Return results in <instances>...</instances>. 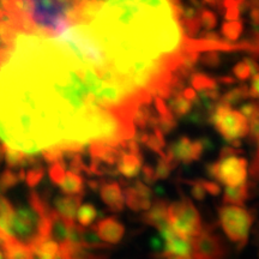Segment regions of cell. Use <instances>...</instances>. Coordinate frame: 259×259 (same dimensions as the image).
Listing matches in <instances>:
<instances>
[{
	"label": "cell",
	"instance_id": "6da1fadb",
	"mask_svg": "<svg viewBox=\"0 0 259 259\" xmlns=\"http://www.w3.org/2000/svg\"><path fill=\"white\" fill-rule=\"evenodd\" d=\"M151 100L56 37L17 34L0 60V142L27 155L92 142L118 147L134 138L137 106Z\"/></svg>",
	"mask_w": 259,
	"mask_h": 259
},
{
	"label": "cell",
	"instance_id": "7a4b0ae2",
	"mask_svg": "<svg viewBox=\"0 0 259 259\" xmlns=\"http://www.w3.org/2000/svg\"><path fill=\"white\" fill-rule=\"evenodd\" d=\"M181 2H101L87 24L113 70L151 97L169 99L184 53Z\"/></svg>",
	"mask_w": 259,
	"mask_h": 259
},
{
	"label": "cell",
	"instance_id": "3957f363",
	"mask_svg": "<svg viewBox=\"0 0 259 259\" xmlns=\"http://www.w3.org/2000/svg\"><path fill=\"white\" fill-rule=\"evenodd\" d=\"M167 221L174 232L181 238L192 239L200 234L203 223L194 204L185 194H180V199L168 205Z\"/></svg>",
	"mask_w": 259,
	"mask_h": 259
},
{
	"label": "cell",
	"instance_id": "277c9868",
	"mask_svg": "<svg viewBox=\"0 0 259 259\" xmlns=\"http://www.w3.org/2000/svg\"><path fill=\"white\" fill-rule=\"evenodd\" d=\"M40 216L30 208V205H19L14 210L10 219V239L27 246L28 248L36 247L40 240Z\"/></svg>",
	"mask_w": 259,
	"mask_h": 259
},
{
	"label": "cell",
	"instance_id": "5b68a950",
	"mask_svg": "<svg viewBox=\"0 0 259 259\" xmlns=\"http://www.w3.org/2000/svg\"><path fill=\"white\" fill-rule=\"evenodd\" d=\"M219 219L225 234L239 250L247 244L253 216L244 206L223 205L219 208Z\"/></svg>",
	"mask_w": 259,
	"mask_h": 259
},
{
	"label": "cell",
	"instance_id": "8992f818",
	"mask_svg": "<svg viewBox=\"0 0 259 259\" xmlns=\"http://www.w3.org/2000/svg\"><path fill=\"white\" fill-rule=\"evenodd\" d=\"M209 124L213 125L216 131L225 138L228 144L241 141L248 135V122L240 114V112L220 102L210 115Z\"/></svg>",
	"mask_w": 259,
	"mask_h": 259
},
{
	"label": "cell",
	"instance_id": "52a82bcc",
	"mask_svg": "<svg viewBox=\"0 0 259 259\" xmlns=\"http://www.w3.org/2000/svg\"><path fill=\"white\" fill-rule=\"evenodd\" d=\"M247 160L239 156L219 158L218 161L205 166V173L209 178L225 184L226 187L240 186L247 178Z\"/></svg>",
	"mask_w": 259,
	"mask_h": 259
},
{
	"label": "cell",
	"instance_id": "ba28073f",
	"mask_svg": "<svg viewBox=\"0 0 259 259\" xmlns=\"http://www.w3.org/2000/svg\"><path fill=\"white\" fill-rule=\"evenodd\" d=\"M192 259H223L226 248L221 236L213 231V226H203L198 236L192 239Z\"/></svg>",
	"mask_w": 259,
	"mask_h": 259
},
{
	"label": "cell",
	"instance_id": "9c48e42d",
	"mask_svg": "<svg viewBox=\"0 0 259 259\" xmlns=\"http://www.w3.org/2000/svg\"><path fill=\"white\" fill-rule=\"evenodd\" d=\"M204 153L199 138L191 141L186 136H181L174 142H171L167 149L166 156L176 163H191L192 161H198Z\"/></svg>",
	"mask_w": 259,
	"mask_h": 259
},
{
	"label": "cell",
	"instance_id": "30bf717a",
	"mask_svg": "<svg viewBox=\"0 0 259 259\" xmlns=\"http://www.w3.org/2000/svg\"><path fill=\"white\" fill-rule=\"evenodd\" d=\"M93 231L99 235V238L107 245H116L122 240L125 235V227L118 219L109 218L100 220L96 226L93 227Z\"/></svg>",
	"mask_w": 259,
	"mask_h": 259
},
{
	"label": "cell",
	"instance_id": "8fae6325",
	"mask_svg": "<svg viewBox=\"0 0 259 259\" xmlns=\"http://www.w3.org/2000/svg\"><path fill=\"white\" fill-rule=\"evenodd\" d=\"M99 192L100 196H101L102 202L108 206L111 211H122V209L125 206V202L124 197H122L120 185L116 181L101 180L100 181Z\"/></svg>",
	"mask_w": 259,
	"mask_h": 259
},
{
	"label": "cell",
	"instance_id": "7c38bea8",
	"mask_svg": "<svg viewBox=\"0 0 259 259\" xmlns=\"http://www.w3.org/2000/svg\"><path fill=\"white\" fill-rule=\"evenodd\" d=\"M88 154L90 158L102 162L106 166L114 167L120 156V149L102 142H92L88 145Z\"/></svg>",
	"mask_w": 259,
	"mask_h": 259
},
{
	"label": "cell",
	"instance_id": "4fadbf2b",
	"mask_svg": "<svg viewBox=\"0 0 259 259\" xmlns=\"http://www.w3.org/2000/svg\"><path fill=\"white\" fill-rule=\"evenodd\" d=\"M84 196H58L54 198V211L65 222H74Z\"/></svg>",
	"mask_w": 259,
	"mask_h": 259
},
{
	"label": "cell",
	"instance_id": "5bb4252c",
	"mask_svg": "<svg viewBox=\"0 0 259 259\" xmlns=\"http://www.w3.org/2000/svg\"><path fill=\"white\" fill-rule=\"evenodd\" d=\"M142 163H143L142 155H132L120 150V156L116 162V170L127 179H132L139 174Z\"/></svg>",
	"mask_w": 259,
	"mask_h": 259
},
{
	"label": "cell",
	"instance_id": "9a60e30c",
	"mask_svg": "<svg viewBox=\"0 0 259 259\" xmlns=\"http://www.w3.org/2000/svg\"><path fill=\"white\" fill-rule=\"evenodd\" d=\"M59 253L64 259H107L106 254L97 253L96 251L72 245L70 242L59 245Z\"/></svg>",
	"mask_w": 259,
	"mask_h": 259
},
{
	"label": "cell",
	"instance_id": "2e32d148",
	"mask_svg": "<svg viewBox=\"0 0 259 259\" xmlns=\"http://www.w3.org/2000/svg\"><path fill=\"white\" fill-rule=\"evenodd\" d=\"M167 209H168V204L166 200L157 199L156 202L154 203V205L151 206L150 210L143 213V216H142V221H143L145 225L158 228V227L163 225V223L168 222Z\"/></svg>",
	"mask_w": 259,
	"mask_h": 259
},
{
	"label": "cell",
	"instance_id": "e0dca14e",
	"mask_svg": "<svg viewBox=\"0 0 259 259\" xmlns=\"http://www.w3.org/2000/svg\"><path fill=\"white\" fill-rule=\"evenodd\" d=\"M124 202L126 205L128 206L132 211L139 212V211H147L148 209L151 208V200H149L144 197H142L131 184H128L124 190Z\"/></svg>",
	"mask_w": 259,
	"mask_h": 259
},
{
	"label": "cell",
	"instance_id": "ac0fdd59",
	"mask_svg": "<svg viewBox=\"0 0 259 259\" xmlns=\"http://www.w3.org/2000/svg\"><path fill=\"white\" fill-rule=\"evenodd\" d=\"M61 192L66 196H84V180L83 178L67 170L65 173L63 183L60 184Z\"/></svg>",
	"mask_w": 259,
	"mask_h": 259
},
{
	"label": "cell",
	"instance_id": "d6986e66",
	"mask_svg": "<svg viewBox=\"0 0 259 259\" xmlns=\"http://www.w3.org/2000/svg\"><path fill=\"white\" fill-rule=\"evenodd\" d=\"M190 83L193 87L194 92H211V90H220L219 83L215 78H212L209 74L200 72V71H194L190 76Z\"/></svg>",
	"mask_w": 259,
	"mask_h": 259
},
{
	"label": "cell",
	"instance_id": "ffe728a7",
	"mask_svg": "<svg viewBox=\"0 0 259 259\" xmlns=\"http://www.w3.org/2000/svg\"><path fill=\"white\" fill-rule=\"evenodd\" d=\"M248 198V184L245 183L240 186L226 187L225 194H223V203L225 204H235L236 206H242L245 200Z\"/></svg>",
	"mask_w": 259,
	"mask_h": 259
},
{
	"label": "cell",
	"instance_id": "44dd1931",
	"mask_svg": "<svg viewBox=\"0 0 259 259\" xmlns=\"http://www.w3.org/2000/svg\"><path fill=\"white\" fill-rule=\"evenodd\" d=\"M250 97V89H248V85L246 84H241V85L235 87V88H232L231 90L223 94L220 97V103H223L226 106H234L239 105V103L245 101L246 99Z\"/></svg>",
	"mask_w": 259,
	"mask_h": 259
},
{
	"label": "cell",
	"instance_id": "7402d4cb",
	"mask_svg": "<svg viewBox=\"0 0 259 259\" xmlns=\"http://www.w3.org/2000/svg\"><path fill=\"white\" fill-rule=\"evenodd\" d=\"M168 109L174 118H184L192 108V103L187 101L183 94H173L168 99Z\"/></svg>",
	"mask_w": 259,
	"mask_h": 259
},
{
	"label": "cell",
	"instance_id": "603a6c76",
	"mask_svg": "<svg viewBox=\"0 0 259 259\" xmlns=\"http://www.w3.org/2000/svg\"><path fill=\"white\" fill-rule=\"evenodd\" d=\"M51 225V240L57 242L58 245L67 242V225L56 211L52 213Z\"/></svg>",
	"mask_w": 259,
	"mask_h": 259
},
{
	"label": "cell",
	"instance_id": "cb8c5ba5",
	"mask_svg": "<svg viewBox=\"0 0 259 259\" xmlns=\"http://www.w3.org/2000/svg\"><path fill=\"white\" fill-rule=\"evenodd\" d=\"M80 246L82 247L89 248V250H111V246L103 242L99 235L96 234L95 231L90 229H84L82 231V236H80Z\"/></svg>",
	"mask_w": 259,
	"mask_h": 259
},
{
	"label": "cell",
	"instance_id": "d4e9b609",
	"mask_svg": "<svg viewBox=\"0 0 259 259\" xmlns=\"http://www.w3.org/2000/svg\"><path fill=\"white\" fill-rule=\"evenodd\" d=\"M101 216L102 212H100L92 203H87L79 206L76 218L78 220L80 227H82V228L85 227L87 228V227L92 226V223L95 221V220L101 218Z\"/></svg>",
	"mask_w": 259,
	"mask_h": 259
},
{
	"label": "cell",
	"instance_id": "484cf974",
	"mask_svg": "<svg viewBox=\"0 0 259 259\" xmlns=\"http://www.w3.org/2000/svg\"><path fill=\"white\" fill-rule=\"evenodd\" d=\"M3 253H4L5 259H31L32 257L30 248L16 241L6 244L5 247L3 248Z\"/></svg>",
	"mask_w": 259,
	"mask_h": 259
},
{
	"label": "cell",
	"instance_id": "4316f807",
	"mask_svg": "<svg viewBox=\"0 0 259 259\" xmlns=\"http://www.w3.org/2000/svg\"><path fill=\"white\" fill-rule=\"evenodd\" d=\"M24 179L25 173L23 168H22L18 173H16V171L8 168V169H5L2 174H0V191H2V192H5V191L15 187L19 181Z\"/></svg>",
	"mask_w": 259,
	"mask_h": 259
},
{
	"label": "cell",
	"instance_id": "83f0119b",
	"mask_svg": "<svg viewBox=\"0 0 259 259\" xmlns=\"http://www.w3.org/2000/svg\"><path fill=\"white\" fill-rule=\"evenodd\" d=\"M145 147L153 150L154 153L160 155V157H163L166 153L163 151L164 147H166V141H164V136L158 128H154L151 134L149 132L147 141H145Z\"/></svg>",
	"mask_w": 259,
	"mask_h": 259
},
{
	"label": "cell",
	"instance_id": "f1b7e54d",
	"mask_svg": "<svg viewBox=\"0 0 259 259\" xmlns=\"http://www.w3.org/2000/svg\"><path fill=\"white\" fill-rule=\"evenodd\" d=\"M242 31H244V23L241 21L235 22H225L221 27V34L225 37L223 40L226 42L236 41L241 36Z\"/></svg>",
	"mask_w": 259,
	"mask_h": 259
},
{
	"label": "cell",
	"instance_id": "f546056e",
	"mask_svg": "<svg viewBox=\"0 0 259 259\" xmlns=\"http://www.w3.org/2000/svg\"><path fill=\"white\" fill-rule=\"evenodd\" d=\"M178 166L174 161H171L168 158L166 155L163 157H160L157 161L156 169H155V176H156V179L164 180L167 179L168 177L170 176V171L174 169Z\"/></svg>",
	"mask_w": 259,
	"mask_h": 259
},
{
	"label": "cell",
	"instance_id": "4dcf8cb0",
	"mask_svg": "<svg viewBox=\"0 0 259 259\" xmlns=\"http://www.w3.org/2000/svg\"><path fill=\"white\" fill-rule=\"evenodd\" d=\"M240 2L239 0H226V2H222L223 9H225L223 15H225V19L227 22H235L240 18Z\"/></svg>",
	"mask_w": 259,
	"mask_h": 259
},
{
	"label": "cell",
	"instance_id": "1f68e13d",
	"mask_svg": "<svg viewBox=\"0 0 259 259\" xmlns=\"http://www.w3.org/2000/svg\"><path fill=\"white\" fill-rule=\"evenodd\" d=\"M45 176V168L41 163L35 164V166H31L30 169H29L27 173H25V181H27L28 186L34 189L35 186H37L38 184L41 183V180L44 179Z\"/></svg>",
	"mask_w": 259,
	"mask_h": 259
},
{
	"label": "cell",
	"instance_id": "d6a6232c",
	"mask_svg": "<svg viewBox=\"0 0 259 259\" xmlns=\"http://www.w3.org/2000/svg\"><path fill=\"white\" fill-rule=\"evenodd\" d=\"M199 22L200 27H203L206 31H212V29L218 25V17H216L215 12L211 11V10L204 8L200 11Z\"/></svg>",
	"mask_w": 259,
	"mask_h": 259
},
{
	"label": "cell",
	"instance_id": "836d02e7",
	"mask_svg": "<svg viewBox=\"0 0 259 259\" xmlns=\"http://www.w3.org/2000/svg\"><path fill=\"white\" fill-rule=\"evenodd\" d=\"M177 119L174 118L171 113H168L167 115L160 116L157 119V128L162 132V135H168L173 132V130L177 128Z\"/></svg>",
	"mask_w": 259,
	"mask_h": 259
},
{
	"label": "cell",
	"instance_id": "e575fe53",
	"mask_svg": "<svg viewBox=\"0 0 259 259\" xmlns=\"http://www.w3.org/2000/svg\"><path fill=\"white\" fill-rule=\"evenodd\" d=\"M198 60L203 66L210 67V69L219 67L222 63L221 54L219 52H205V53L202 54V57H199Z\"/></svg>",
	"mask_w": 259,
	"mask_h": 259
},
{
	"label": "cell",
	"instance_id": "d590c367",
	"mask_svg": "<svg viewBox=\"0 0 259 259\" xmlns=\"http://www.w3.org/2000/svg\"><path fill=\"white\" fill-rule=\"evenodd\" d=\"M248 135H250V139L252 142L259 141V103L257 105V108L253 113V115L248 119Z\"/></svg>",
	"mask_w": 259,
	"mask_h": 259
},
{
	"label": "cell",
	"instance_id": "8d00e7d4",
	"mask_svg": "<svg viewBox=\"0 0 259 259\" xmlns=\"http://www.w3.org/2000/svg\"><path fill=\"white\" fill-rule=\"evenodd\" d=\"M233 73H234L236 79L242 80V82L252 77L251 69L250 66H248V64L246 63L245 59L242 61H239V63H236L234 65V67H233Z\"/></svg>",
	"mask_w": 259,
	"mask_h": 259
},
{
	"label": "cell",
	"instance_id": "74e56055",
	"mask_svg": "<svg viewBox=\"0 0 259 259\" xmlns=\"http://www.w3.org/2000/svg\"><path fill=\"white\" fill-rule=\"evenodd\" d=\"M48 173H50V179L52 183H53L54 185L59 186L60 184L63 183V180L65 178V173H66V171H65L64 164L53 163V164H51Z\"/></svg>",
	"mask_w": 259,
	"mask_h": 259
},
{
	"label": "cell",
	"instance_id": "f35d334b",
	"mask_svg": "<svg viewBox=\"0 0 259 259\" xmlns=\"http://www.w3.org/2000/svg\"><path fill=\"white\" fill-rule=\"evenodd\" d=\"M185 181L186 184H190L191 185V194H192V197L196 200H199V202H202V200L205 199V190L203 189L202 186V181L200 179H193V180H183Z\"/></svg>",
	"mask_w": 259,
	"mask_h": 259
},
{
	"label": "cell",
	"instance_id": "ab89813d",
	"mask_svg": "<svg viewBox=\"0 0 259 259\" xmlns=\"http://www.w3.org/2000/svg\"><path fill=\"white\" fill-rule=\"evenodd\" d=\"M14 205L11 202L5 197L0 196V218L5 219H11V216L14 215Z\"/></svg>",
	"mask_w": 259,
	"mask_h": 259
},
{
	"label": "cell",
	"instance_id": "60d3db41",
	"mask_svg": "<svg viewBox=\"0 0 259 259\" xmlns=\"http://www.w3.org/2000/svg\"><path fill=\"white\" fill-rule=\"evenodd\" d=\"M142 178H143L144 184H147V185H155V183L157 181L154 168L149 166V164H144L143 168H142Z\"/></svg>",
	"mask_w": 259,
	"mask_h": 259
},
{
	"label": "cell",
	"instance_id": "b9f144b4",
	"mask_svg": "<svg viewBox=\"0 0 259 259\" xmlns=\"http://www.w3.org/2000/svg\"><path fill=\"white\" fill-rule=\"evenodd\" d=\"M200 181H202V186L203 189L205 190L206 193L211 194L213 197H218L221 194V186H220L219 184L213 183V181L204 180V179H200Z\"/></svg>",
	"mask_w": 259,
	"mask_h": 259
},
{
	"label": "cell",
	"instance_id": "7bdbcfd3",
	"mask_svg": "<svg viewBox=\"0 0 259 259\" xmlns=\"http://www.w3.org/2000/svg\"><path fill=\"white\" fill-rule=\"evenodd\" d=\"M257 105H258V102L245 103V105L241 106L240 111H239V112H240V114L244 116L246 120H248V119H250L251 116L253 115L255 108H257Z\"/></svg>",
	"mask_w": 259,
	"mask_h": 259
},
{
	"label": "cell",
	"instance_id": "ee69618b",
	"mask_svg": "<svg viewBox=\"0 0 259 259\" xmlns=\"http://www.w3.org/2000/svg\"><path fill=\"white\" fill-rule=\"evenodd\" d=\"M154 102H155V108H156V112L158 113V115L160 116L167 115L168 113H170L166 105V102H164V100L160 99V97H154Z\"/></svg>",
	"mask_w": 259,
	"mask_h": 259
},
{
	"label": "cell",
	"instance_id": "f6af8a7d",
	"mask_svg": "<svg viewBox=\"0 0 259 259\" xmlns=\"http://www.w3.org/2000/svg\"><path fill=\"white\" fill-rule=\"evenodd\" d=\"M242 151L239 150V149L232 148L231 145H225L220 151V157L219 158H226L229 156H236L238 154H241Z\"/></svg>",
	"mask_w": 259,
	"mask_h": 259
},
{
	"label": "cell",
	"instance_id": "bcb514c9",
	"mask_svg": "<svg viewBox=\"0 0 259 259\" xmlns=\"http://www.w3.org/2000/svg\"><path fill=\"white\" fill-rule=\"evenodd\" d=\"M248 89H250V97L259 99V73L252 77L251 87Z\"/></svg>",
	"mask_w": 259,
	"mask_h": 259
},
{
	"label": "cell",
	"instance_id": "7dc6e473",
	"mask_svg": "<svg viewBox=\"0 0 259 259\" xmlns=\"http://www.w3.org/2000/svg\"><path fill=\"white\" fill-rule=\"evenodd\" d=\"M183 96L185 97V99L187 100V101L189 102H191L193 105L194 102L197 101V100H198V96H197V93L194 92V90L192 89V88H185L183 90Z\"/></svg>",
	"mask_w": 259,
	"mask_h": 259
},
{
	"label": "cell",
	"instance_id": "c3c4849f",
	"mask_svg": "<svg viewBox=\"0 0 259 259\" xmlns=\"http://www.w3.org/2000/svg\"><path fill=\"white\" fill-rule=\"evenodd\" d=\"M199 141H200V143H202L204 151H211L215 149V145H213L211 138H209L208 136H204V137L199 138Z\"/></svg>",
	"mask_w": 259,
	"mask_h": 259
},
{
	"label": "cell",
	"instance_id": "681fc988",
	"mask_svg": "<svg viewBox=\"0 0 259 259\" xmlns=\"http://www.w3.org/2000/svg\"><path fill=\"white\" fill-rule=\"evenodd\" d=\"M216 82L225 84V85H231V84H234L236 82L235 78H233L232 76H220L218 78H215Z\"/></svg>",
	"mask_w": 259,
	"mask_h": 259
},
{
	"label": "cell",
	"instance_id": "f907efd6",
	"mask_svg": "<svg viewBox=\"0 0 259 259\" xmlns=\"http://www.w3.org/2000/svg\"><path fill=\"white\" fill-rule=\"evenodd\" d=\"M154 259H192V257H180V255L161 253V254H154Z\"/></svg>",
	"mask_w": 259,
	"mask_h": 259
},
{
	"label": "cell",
	"instance_id": "816d5d0a",
	"mask_svg": "<svg viewBox=\"0 0 259 259\" xmlns=\"http://www.w3.org/2000/svg\"><path fill=\"white\" fill-rule=\"evenodd\" d=\"M250 18L252 25H259V9L250 10Z\"/></svg>",
	"mask_w": 259,
	"mask_h": 259
},
{
	"label": "cell",
	"instance_id": "f5cc1de1",
	"mask_svg": "<svg viewBox=\"0 0 259 259\" xmlns=\"http://www.w3.org/2000/svg\"><path fill=\"white\" fill-rule=\"evenodd\" d=\"M153 192H155L154 194H156V196L161 197V198H163V196H164V194H166V190L163 189V186L156 185V186H155V189H154Z\"/></svg>",
	"mask_w": 259,
	"mask_h": 259
},
{
	"label": "cell",
	"instance_id": "db71d44e",
	"mask_svg": "<svg viewBox=\"0 0 259 259\" xmlns=\"http://www.w3.org/2000/svg\"><path fill=\"white\" fill-rule=\"evenodd\" d=\"M99 186H100V181L93 180V179L88 181V187L92 191H99Z\"/></svg>",
	"mask_w": 259,
	"mask_h": 259
},
{
	"label": "cell",
	"instance_id": "11a10c76",
	"mask_svg": "<svg viewBox=\"0 0 259 259\" xmlns=\"http://www.w3.org/2000/svg\"><path fill=\"white\" fill-rule=\"evenodd\" d=\"M3 158H4V147L3 144H0V163H2Z\"/></svg>",
	"mask_w": 259,
	"mask_h": 259
}]
</instances>
